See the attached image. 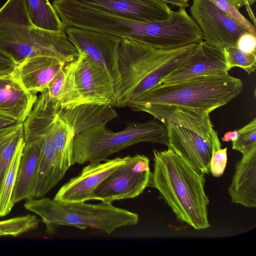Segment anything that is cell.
<instances>
[{"label":"cell","instance_id":"6da1fadb","mask_svg":"<svg viewBox=\"0 0 256 256\" xmlns=\"http://www.w3.org/2000/svg\"><path fill=\"white\" fill-rule=\"evenodd\" d=\"M150 186L156 189L178 220L196 230L208 228L209 198L204 174L187 164L172 148L153 150Z\"/></svg>","mask_w":256,"mask_h":256},{"label":"cell","instance_id":"7a4b0ae2","mask_svg":"<svg viewBox=\"0 0 256 256\" xmlns=\"http://www.w3.org/2000/svg\"><path fill=\"white\" fill-rule=\"evenodd\" d=\"M242 88L241 80L229 74L202 76L157 84L126 106L148 114L176 108L210 114L236 97Z\"/></svg>","mask_w":256,"mask_h":256},{"label":"cell","instance_id":"3957f363","mask_svg":"<svg viewBox=\"0 0 256 256\" xmlns=\"http://www.w3.org/2000/svg\"><path fill=\"white\" fill-rule=\"evenodd\" d=\"M0 50L18 64L37 56L66 64L79 52L64 31L40 28L30 18L24 0H7L0 8Z\"/></svg>","mask_w":256,"mask_h":256},{"label":"cell","instance_id":"277c9868","mask_svg":"<svg viewBox=\"0 0 256 256\" xmlns=\"http://www.w3.org/2000/svg\"><path fill=\"white\" fill-rule=\"evenodd\" d=\"M150 114L166 126L168 148L195 170L208 174L211 158L222 147L210 114L176 108Z\"/></svg>","mask_w":256,"mask_h":256},{"label":"cell","instance_id":"5b68a950","mask_svg":"<svg viewBox=\"0 0 256 256\" xmlns=\"http://www.w3.org/2000/svg\"><path fill=\"white\" fill-rule=\"evenodd\" d=\"M24 207L39 216L50 232L68 226L110 234L118 228L136 225L139 220L138 214L102 202H68L42 197L27 200Z\"/></svg>","mask_w":256,"mask_h":256},{"label":"cell","instance_id":"8992f818","mask_svg":"<svg viewBox=\"0 0 256 256\" xmlns=\"http://www.w3.org/2000/svg\"><path fill=\"white\" fill-rule=\"evenodd\" d=\"M150 142L168 146L166 126L156 120L132 122L118 132L100 124L74 135L73 140L74 163L103 162L112 154L133 144Z\"/></svg>","mask_w":256,"mask_h":256},{"label":"cell","instance_id":"52a82bcc","mask_svg":"<svg viewBox=\"0 0 256 256\" xmlns=\"http://www.w3.org/2000/svg\"><path fill=\"white\" fill-rule=\"evenodd\" d=\"M59 108L46 98L39 97L24 122V142L36 143L40 149L38 170L31 198L44 197L62 178L57 166L54 124Z\"/></svg>","mask_w":256,"mask_h":256},{"label":"cell","instance_id":"ba28073f","mask_svg":"<svg viewBox=\"0 0 256 256\" xmlns=\"http://www.w3.org/2000/svg\"><path fill=\"white\" fill-rule=\"evenodd\" d=\"M190 46L176 49L160 50L138 40L122 38L118 48L121 82L114 107L126 106L128 96L143 79L164 62Z\"/></svg>","mask_w":256,"mask_h":256},{"label":"cell","instance_id":"9c48e42d","mask_svg":"<svg viewBox=\"0 0 256 256\" xmlns=\"http://www.w3.org/2000/svg\"><path fill=\"white\" fill-rule=\"evenodd\" d=\"M78 52L66 64L71 82L70 108L84 104L114 106L117 96L108 73L84 52Z\"/></svg>","mask_w":256,"mask_h":256},{"label":"cell","instance_id":"30bf717a","mask_svg":"<svg viewBox=\"0 0 256 256\" xmlns=\"http://www.w3.org/2000/svg\"><path fill=\"white\" fill-rule=\"evenodd\" d=\"M151 175L150 160L146 156H128L126 162L94 190L91 200L112 203L136 198L150 186Z\"/></svg>","mask_w":256,"mask_h":256},{"label":"cell","instance_id":"8fae6325","mask_svg":"<svg viewBox=\"0 0 256 256\" xmlns=\"http://www.w3.org/2000/svg\"><path fill=\"white\" fill-rule=\"evenodd\" d=\"M65 32L70 42L78 52H84L108 73L113 81L118 98L121 82L118 48L122 38L76 28H66Z\"/></svg>","mask_w":256,"mask_h":256},{"label":"cell","instance_id":"7c38bea8","mask_svg":"<svg viewBox=\"0 0 256 256\" xmlns=\"http://www.w3.org/2000/svg\"><path fill=\"white\" fill-rule=\"evenodd\" d=\"M191 17L200 28L204 40L224 48L236 46L238 38L246 32L210 0H192Z\"/></svg>","mask_w":256,"mask_h":256},{"label":"cell","instance_id":"4fadbf2b","mask_svg":"<svg viewBox=\"0 0 256 256\" xmlns=\"http://www.w3.org/2000/svg\"><path fill=\"white\" fill-rule=\"evenodd\" d=\"M230 70L224 48L212 46L203 40L194 46L182 64L158 84H171L202 76L226 75Z\"/></svg>","mask_w":256,"mask_h":256},{"label":"cell","instance_id":"5bb4252c","mask_svg":"<svg viewBox=\"0 0 256 256\" xmlns=\"http://www.w3.org/2000/svg\"><path fill=\"white\" fill-rule=\"evenodd\" d=\"M128 156L107 159L103 162H92L80 173L70 178L58 191L54 199L61 202H85L91 200L96 187L111 173L124 164Z\"/></svg>","mask_w":256,"mask_h":256},{"label":"cell","instance_id":"9a60e30c","mask_svg":"<svg viewBox=\"0 0 256 256\" xmlns=\"http://www.w3.org/2000/svg\"><path fill=\"white\" fill-rule=\"evenodd\" d=\"M112 14L150 22L168 18L172 10L159 0H78Z\"/></svg>","mask_w":256,"mask_h":256},{"label":"cell","instance_id":"2e32d148","mask_svg":"<svg viewBox=\"0 0 256 256\" xmlns=\"http://www.w3.org/2000/svg\"><path fill=\"white\" fill-rule=\"evenodd\" d=\"M27 90L14 74L0 76V116L24 122L38 100Z\"/></svg>","mask_w":256,"mask_h":256},{"label":"cell","instance_id":"e0dca14e","mask_svg":"<svg viewBox=\"0 0 256 256\" xmlns=\"http://www.w3.org/2000/svg\"><path fill=\"white\" fill-rule=\"evenodd\" d=\"M65 64L50 57L34 56L19 63L14 75L27 90L36 94L47 90L50 82Z\"/></svg>","mask_w":256,"mask_h":256},{"label":"cell","instance_id":"ac0fdd59","mask_svg":"<svg viewBox=\"0 0 256 256\" xmlns=\"http://www.w3.org/2000/svg\"><path fill=\"white\" fill-rule=\"evenodd\" d=\"M228 192L232 203L256 207V146L243 154L236 163Z\"/></svg>","mask_w":256,"mask_h":256},{"label":"cell","instance_id":"d6986e66","mask_svg":"<svg viewBox=\"0 0 256 256\" xmlns=\"http://www.w3.org/2000/svg\"><path fill=\"white\" fill-rule=\"evenodd\" d=\"M58 115L70 126L74 135L98 124H106L118 117L114 106L92 104L60 109Z\"/></svg>","mask_w":256,"mask_h":256},{"label":"cell","instance_id":"ffe728a7","mask_svg":"<svg viewBox=\"0 0 256 256\" xmlns=\"http://www.w3.org/2000/svg\"><path fill=\"white\" fill-rule=\"evenodd\" d=\"M40 156L38 146L34 142H24L12 192L14 204L30 198L36 178Z\"/></svg>","mask_w":256,"mask_h":256},{"label":"cell","instance_id":"44dd1931","mask_svg":"<svg viewBox=\"0 0 256 256\" xmlns=\"http://www.w3.org/2000/svg\"><path fill=\"white\" fill-rule=\"evenodd\" d=\"M74 136V134L70 126L58 115L54 124V140L58 168L62 178L67 170L74 164L73 154Z\"/></svg>","mask_w":256,"mask_h":256},{"label":"cell","instance_id":"7402d4cb","mask_svg":"<svg viewBox=\"0 0 256 256\" xmlns=\"http://www.w3.org/2000/svg\"><path fill=\"white\" fill-rule=\"evenodd\" d=\"M24 140V122L0 129V190L14 155Z\"/></svg>","mask_w":256,"mask_h":256},{"label":"cell","instance_id":"603a6c76","mask_svg":"<svg viewBox=\"0 0 256 256\" xmlns=\"http://www.w3.org/2000/svg\"><path fill=\"white\" fill-rule=\"evenodd\" d=\"M30 18L36 26L53 31L65 28L52 4L48 0H24Z\"/></svg>","mask_w":256,"mask_h":256},{"label":"cell","instance_id":"cb8c5ba5","mask_svg":"<svg viewBox=\"0 0 256 256\" xmlns=\"http://www.w3.org/2000/svg\"><path fill=\"white\" fill-rule=\"evenodd\" d=\"M24 146V140L18 147L6 172L0 190V217L10 212L14 204L12 195L19 164Z\"/></svg>","mask_w":256,"mask_h":256},{"label":"cell","instance_id":"d4e9b609","mask_svg":"<svg viewBox=\"0 0 256 256\" xmlns=\"http://www.w3.org/2000/svg\"><path fill=\"white\" fill-rule=\"evenodd\" d=\"M39 222V219L30 214L0 221V236H17L36 228Z\"/></svg>","mask_w":256,"mask_h":256},{"label":"cell","instance_id":"484cf974","mask_svg":"<svg viewBox=\"0 0 256 256\" xmlns=\"http://www.w3.org/2000/svg\"><path fill=\"white\" fill-rule=\"evenodd\" d=\"M230 69L234 67L242 68L248 74L254 72L256 68V53L242 52L236 46L224 48Z\"/></svg>","mask_w":256,"mask_h":256},{"label":"cell","instance_id":"4316f807","mask_svg":"<svg viewBox=\"0 0 256 256\" xmlns=\"http://www.w3.org/2000/svg\"><path fill=\"white\" fill-rule=\"evenodd\" d=\"M237 138L232 142V149L242 154L256 146V119L238 130Z\"/></svg>","mask_w":256,"mask_h":256},{"label":"cell","instance_id":"83f0119b","mask_svg":"<svg viewBox=\"0 0 256 256\" xmlns=\"http://www.w3.org/2000/svg\"><path fill=\"white\" fill-rule=\"evenodd\" d=\"M246 31L256 36V26L248 20L229 0H210Z\"/></svg>","mask_w":256,"mask_h":256},{"label":"cell","instance_id":"f1b7e54d","mask_svg":"<svg viewBox=\"0 0 256 256\" xmlns=\"http://www.w3.org/2000/svg\"><path fill=\"white\" fill-rule=\"evenodd\" d=\"M227 161V148H220L214 152L210 166V171L213 176L220 178L222 176Z\"/></svg>","mask_w":256,"mask_h":256},{"label":"cell","instance_id":"f546056e","mask_svg":"<svg viewBox=\"0 0 256 256\" xmlns=\"http://www.w3.org/2000/svg\"><path fill=\"white\" fill-rule=\"evenodd\" d=\"M64 66L58 71L50 82L46 90L49 98L56 102L58 105L65 78L66 71Z\"/></svg>","mask_w":256,"mask_h":256},{"label":"cell","instance_id":"4dcf8cb0","mask_svg":"<svg viewBox=\"0 0 256 256\" xmlns=\"http://www.w3.org/2000/svg\"><path fill=\"white\" fill-rule=\"evenodd\" d=\"M256 36L246 32L238 38L236 46L243 52L256 53Z\"/></svg>","mask_w":256,"mask_h":256},{"label":"cell","instance_id":"1f68e13d","mask_svg":"<svg viewBox=\"0 0 256 256\" xmlns=\"http://www.w3.org/2000/svg\"><path fill=\"white\" fill-rule=\"evenodd\" d=\"M18 65L10 56L0 50V76L14 74Z\"/></svg>","mask_w":256,"mask_h":256},{"label":"cell","instance_id":"d6a6232c","mask_svg":"<svg viewBox=\"0 0 256 256\" xmlns=\"http://www.w3.org/2000/svg\"><path fill=\"white\" fill-rule=\"evenodd\" d=\"M232 4L238 10L243 6H250L256 0H229Z\"/></svg>","mask_w":256,"mask_h":256},{"label":"cell","instance_id":"836d02e7","mask_svg":"<svg viewBox=\"0 0 256 256\" xmlns=\"http://www.w3.org/2000/svg\"><path fill=\"white\" fill-rule=\"evenodd\" d=\"M166 4H170L180 8H186L188 6L190 0H159Z\"/></svg>","mask_w":256,"mask_h":256},{"label":"cell","instance_id":"e575fe53","mask_svg":"<svg viewBox=\"0 0 256 256\" xmlns=\"http://www.w3.org/2000/svg\"><path fill=\"white\" fill-rule=\"evenodd\" d=\"M238 136V130L230 131L226 132L223 137L222 138V142H228L235 140Z\"/></svg>","mask_w":256,"mask_h":256},{"label":"cell","instance_id":"d590c367","mask_svg":"<svg viewBox=\"0 0 256 256\" xmlns=\"http://www.w3.org/2000/svg\"><path fill=\"white\" fill-rule=\"evenodd\" d=\"M16 122L14 120L0 116V129L12 125Z\"/></svg>","mask_w":256,"mask_h":256}]
</instances>
